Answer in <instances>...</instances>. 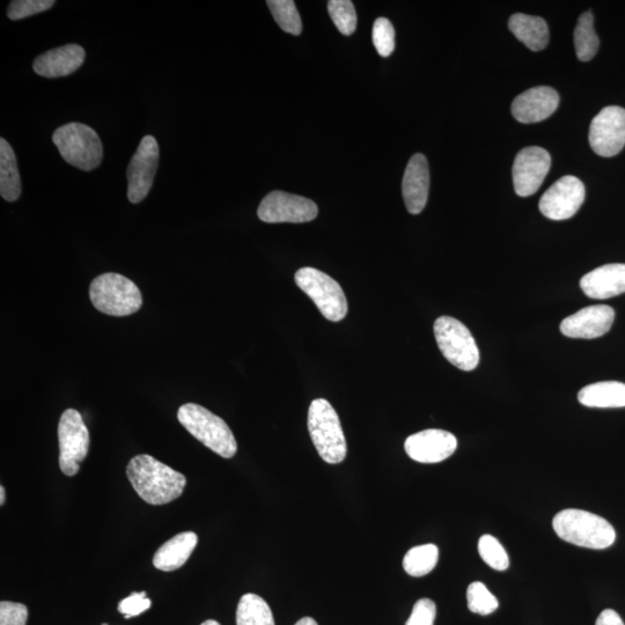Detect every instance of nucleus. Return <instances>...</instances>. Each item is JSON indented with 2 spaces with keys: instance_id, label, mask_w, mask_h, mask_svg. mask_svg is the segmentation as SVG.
Wrapping results in <instances>:
<instances>
[{
  "instance_id": "29",
  "label": "nucleus",
  "mask_w": 625,
  "mask_h": 625,
  "mask_svg": "<svg viewBox=\"0 0 625 625\" xmlns=\"http://www.w3.org/2000/svg\"><path fill=\"white\" fill-rule=\"evenodd\" d=\"M467 604L470 612L482 616L496 612L499 607L495 595L481 582H475L468 586Z\"/></svg>"
},
{
  "instance_id": "14",
  "label": "nucleus",
  "mask_w": 625,
  "mask_h": 625,
  "mask_svg": "<svg viewBox=\"0 0 625 625\" xmlns=\"http://www.w3.org/2000/svg\"><path fill=\"white\" fill-rule=\"evenodd\" d=\"M551 167L550 154L538 146L521 150L512 168L513 186L520 197L532 196L540 189Z\"/></svg>"
},
{
  "instance_id": "21",
  "label": "nucleus",
  "mask_w": 625,
  "mask_h": 625,
  "mask_svg": "<svg viewBox=\"0 0 625 625\" xmlns=\"http://www.w3.org/2000/svg\"><path fill=\"white\" fill-rule=\"evenodd\" d=\"M198 536L193 532H185L174 536L161 546L153 557L154 568L172 572L182 568L195 550Z\"/></svg>"
},
{
  "instance_id": "13",
  "label": "nucleus",
  "mask_w": 625,
  "mask_h": 625,
  "mask_svg": "<svg viewBox=\"0 0 625 625\" xmlns=\"http://www.w3.org/2000/svg\"><path fill=\"white\" fill-rule=\"evenodd\" d=\"M585 201V186L576 176L556 181L541 197L542 215L551 220H566L576 215Z\"/></svg>"
},
{
  "instance_id": "30",
  "label": "nucleus",
  "mask_w": 625,
  "mask_h": 625,
  "mask_svg": "<svg viewBox=\"0 0 625 625\" xmlns=\"http://www.w3.org/2000/svg\"><path fill=\"white\" fill-rule=\"evenodd\" d=\"M330 18L343 35H352L357 28V13L350 0H332L328 3Z\"/></svg>"
},
{
  "instance_id": "20",
  "label": "nucleus",
  "mask_w": 625,
  "mask_h": 625,
  "mask_svg": "<svg viewBox=\"0 0 625 625\" xmlns=\"http://www.w3.org/2000/svg\"><path fill=\"white\" fill-rule=\"evenodd\" d=\"M580 288L592 299H609L625 293V264H606L588 272Z\"/></svg>"
},
{
  "instance_id": "37",
  "label": "nucleus",
  "mask_w": 625,
  "mask_h": 625,
  "mask_svg": "<svg viewBox=\"0 0 625 625\" xmlns=\"http://www.w3.org/2000/svg\"><path fill=\"white\" fill-rule=\"evenodd\" d=\"M595 625H624L621 616L613 609H606L602 612Z\"/></svg>"
},
{
  "instance_id": "32",
  "label": "nucleus",
  "mask_w": 625,
  "mask_h": 625,
  "mask_svg": "<svg viewBox=\"0 0 625 625\" xmlns=\"http://www.w3.org/2000/svg\"><path fill=\"white\" fill-rule=\"evenodd\" d=\"M373 44L381 57L391 56L395 49V29L387 18L375 20L372 34Z\"/></svg>"
},
{
  "instance_id": "27",
  "label": "nucleus",
  "mask_w": 625,
  "mask_h": 625,
  "mask_svg": "<svg viewBox=\"0 0 625 625\" xmlns=\"http://www.w3.org/2000/svg\"><path fill=\"white\" fill-rule=\"evenodd\" d=\"M439 560V549L435 544H423L410 549L403 558V569L409 576L423 577L428 575Z\"/></svg>"
},
{
  "instance_id": "25",
  "label": "nucleus",
  "mask_w": 625,
  "mask_h": 625,
  "mask_svg": "<svg viewBox=\"0 0 625 625\" xmlns=\"http://www.w3.org/2000/svg\"><path fill=\"white\" fill-rule=\"evenodd\" d=\"M237 625H276L274 615L264 599L248 593L240 599L237 609Z\"/></svg>"
},
{
  "instance_id": "23",
  "label": "nucleus",
  "mask_w": 625,
  "mask_h": 625,
  "mask_svg": "<svg viewBox=\"0 0 625 625\" xmlns=\"http://www.w3.org/2000/svg\"><path fill=\"white\" fill-rule=\"evenodd\" d=\"M578 401L588 408L625 407V384L619 381H602L584 387Z\"/></svg>"
},
{
  "instance_id": "5",
  "label": "nucleus",
  "mask_w": 625,
  "mask_h": 625,
  "mask_svg": "<svg viewBox=\"0 0 625 625\" xmlns=\"http://www.w3.org/2000/svg\"><path fill=\"white\" fill-rule=\"evenodd\" d=\"M92 304L101 313L128 316L141 310L143 297L129 278L107 272L94 279L90 286Z\"/></svg>"
},
{
  "instance_id": "11",
  "label": "nucleus",
  "mask_w": 625,
  "mask_h": 625,
  "mask_svg": "<svg viewBox=\"0 0 625 625\" xmlns=\"http://www.w3.org/2000/svg\"><path fill=\"white\" fill-rule=\"evenodd\" d=\"M159 156L157 139L145 136L128 167V198L131 203H141L149 195L156 178Z\"/></svg>"
},
{
  "instance_id": "22",
  "label": "nucleus",
  "mask_w": 625,
  "mask_h": 625,
  "mask_svg": "<svg viewBox=\"0 0 625 625\" xmlns=\"http://www.w3.org/2000/svg\"><path fill=\"white\" fill-rule=\"evenodd\" d=\"M509 28L516 38L532 51H541L548 46L549 28L540 17L516 13L509 20Z\"/></svg>"
},
{
  "instance_id": "24",
  "label": "nucleus",
  "mask_w": 625,
  "mask_h": 625,
  "mask_svg": "<svg viewBox=\"0 0 625 625\" xmlns=\"http://www.w3.org/2000/svg\"><path fill=\"white\" fill-rule=\"evenodd\" d=\"M21 179L14 153L9 142L0 139V195L7 202H16L21 195Z\"/></svg>"
},
{
  "instance_id": "4",
  "label": "nucleus",
  "mask_w": 625,
  "mask_h": 625,
  "mask_svg": "<svg viewBox=\"0 0 625 625\" xmlns=\"http://www.w3.org/2000/svg\"><path fill=\"white\" fill-rule=\"evenodd\" d=\"M308 431L323 461L337 465L347 458L348 446L340 418L325 399H316L308 410Z\"/></svg>"
},
{
  "instance_id": "33",
  "label": "nucleus",
  "mask_w": 625,
  "mask_h": 625,
  "mask_svg": "<svg viewBox=\"0 0 625 625\" xmlns=\"http://www.w3.org/2000/svg\"><path fill=\"white\" fill-rule=\"evenodd\" d=\"M56 4L55 0H13L7 9V17L17 21L48 11Z\"/></svg>"
},
{
  "instance_id": "35",
  "label": "nucleus",
  "mask_w": 625,
  "mask_h": 625,
  "mask_svg": "<svg viewBox=\"0 0 625 625\" xmlns=\"http://www.w3.org/2000/svg\"><path fill=\"white\" fill-rule=\"evenodd\" d=\"M437 607L430 599H421L416 602L406 625H433L435 624Z\"/></svg>"
},
{
  "instance_id": "17",
  "label": "nucleus",
  "mask_w": 625,
  "mask_h": 625,
  "mask_svg": "<svg viewBox=\"0 0 625 625\" xmlns=\"http://www.w3.org/2000/svg\"><path fill=\"white\" fill-rule=\"evenodd\" d=\"M560 105V95L548 86L533 87L514 99L511 112L518 122L539 123L547 120Z\"/></svg>"
},
{
  "instance_id": "15",
  "label": "nucleus",
  "mask_w": 625,
  "mask_h": 625,
  "mask_svg": "<svg viewBox=\"0 0 625 625\" xmlns=\"http://www.w3.org/2000/svg\"><path fill=\"white\" fill-rule=\"evenodd\" d=\"M458 440L451 432L425 430L410 436L404 444L409 458L421 463L444 461L457 451Z\"/></svg>"
},
{
  "instance_id": "36",
  "label": "nucleus",
  "mask_w": 625,
  "mask_h": 625,
  "mask_svg": "<svg viewBox=\"0 0 625 625\" xmlns=\"http://www.w3.org/2000/svg\"><path fill=\"white\" fill-rule=\"evenodd\" d=\"M150 607L151 600L146 597L145 592H134L120 602L119 612L125 616V619H130V617L143 614Z\"/></svg>"
},
{
  "instance_id": "41",
  "label": "nucleus",
  "mask_w": 625,
  "mask_h": 625,
  "mask_svg": "<svg viewBox=\"0 0 625 625\" xmlns=\"http://www.w3.org/2000/svg\"><path fill=\"white\" fill-rule=\"evenodd\" d=\"M102 625H108V624L105 623V624H102Z\"/></svg>"
},
{
  "instance_id": "26",
  "label": "nucleus",
  "mask_w": 625,
  "mask_h": 625,
  "mask_svg": "<svg viewBox=\"0 0 625 625\" xmlns=\"http://www.w3.org/2000/svg\"><path fill=\"white\" fill-rule=\"evenodd\" d=\"M592 12L583 13L579 17L575 29V47L579 61L588 62L597 55L600 41L594 29Z\"/></svg>"
},
{
  "instance_id": "28",
  "label": "nucleus",
  "mask_w": 625,
  "mask_h": 625,
  "mask_svg": "<svg viewBox=\"0 0 625 625\" xmlns=\"http://www.w3.org/2000/svg\"><path fill=\"white\" fill-rule=\"evenodd\" d=\"M267 4L272 17L284 32L293 35L303 32V22H301L296 3L292 0H268Z\"/></svg>"
},
{
  "instance_id": "12",
  "label": "nucleus",
  "mask_w": 625,
  "mask_h": 625,
  "mask_svg": "<svg viewBox=\"0 0 625 625\" xmlns=\"http://www.w3.org/2000/svg\"><path fill=\"white\" fill-rule=\"evenodd\" d=\"M588 139L598 156H617L625 146V109L619 106L602 109L591 123Z\"/></svg>"
},
{
  "instance_id": "16",
  "label": "nucleus",
  "mask_w": 625,
  "mask_h": 625,
  "mask_svg": "<svg viewBox=\"0 0 625 625\" xmlns=\"http://www.w3.org/2000/svg\"><path fill=\"white\" fill-rule=\"evenodd\" d=\"M615 312L612 307L597 305L583 308L561 323V332L570 338L592 340L607 334L613 326Z\"/></svg>"
},
{
  "instance_id": "34",
  "label": "nucleus",
  "mask_w": 625,
  "mask_h": 625,
  "mask_svg": "<svg viewBox=\"0 0 625 625\" xmlns=\"http://www.w3.org/2000/svg\"><path fill=\"white\" fill-rule=\"evenodd\" d=\"M28 609L17 602H0V625H26Z\"/></svg>"
},
{
  "instance_id": "39",
  "label": "nucleus",
  "mask_w": 625,
  "mask_h": 625,
  "mask_svg": "<svg viewBox=\"0 0 625 625\" xmlns=\"http://www.w3.org/2000/svg\"><path fill=\"white\" fill-rule=\"evenodd\" d=\"M5 497V488L2 485V487H0V505L2 506L5 504Z\"/></svg>"
},
{
  "instance_id": "1",
  "label": "nucleus",
  "mask_w": 625,
  "mask_h": 625,
  "mask_svg": "<svg viewBox=\"0 0 625 625\" xmlns=\"http://www.w3.org/2000/svg\"><path fill=\"white\" fill-rule=\"evenodd\" d=\"M127 475L138 496L151 505L173 502L183 494L187 484L185 475L147 454L130 460Z\"/></svg>"
},
{
  "instance_id": "2",
  "label": "nucleus",
  "mask_w": 625,
  "mask_h": 625,
  "mask_svg": "<svg viewBox=\"0 0 625 625\" xmlns=\"http://www.w3.org/2000/svg\"><path fill=\"white\" fill-rule=\"evenodd\" d=\"M553 527L560 539L578 547L607 549L616 540L615 529L606 519L583 510L568 509L557 513Z\"/></svg>"
},
{
  "instance_id": "38",
  "label": "nucleus",
  "mask_w": 625,
  "mask_h": 625,
  "mask_svg": "<svg viewBox=\"0 0 625 625\" xmlns=\"http://www.w3.org/2000/svg\"><path fill=\"white\" fill-rule=\"evenodd\" d=\"M296 625H319L312 619V617H304V619L299 620Z\"/></svg>"
},
{
  "instance_id": "8",
  "label": "nucleus",
  "mask_w": 625,
  "mask_h": 625,
  "mask_svg": "<svg viewBox=\"0 0 625 625\" xmlns=\"http://www.w3.org/2000/svg\"><path fill=\"white\" fill-rule=\"evenodd\" d=\"M294 279L327 320L338 322L347 316L348 300L341 285L325 272L307 267L298 270Z\"/></svg>"
},
{
  "instance_id": "31",
  "label": "nucleus",
  "mask_w": 625,
  "mask_h": 625,
  "mask_svg": "<svg viewBox=\"0 0 625 625\" xmlns=\"http://www.w3.org/2000/svg\"><path fill=\"white\" fill-rule=\"evenodd\" d=\"M479 553L482 560L487 563L490 568L496 571H505L509 569V554L494 536L483 535L479 541Z\"/></svg>"
},
{
  "instance_id": "18",
  "label": "nucleus",
  "mask_w": 625,
  "mask_h": 625,
  "mask_svg": "<svg viewBox=\"0 0 625 625\" xmlns=\"http://www.w3.org/2000/svg\"><path fill=\"white\" fill-rule=\"evenodd\" d=\"M430 171L428 160L421 153L411 157L404 172L402 194L404 203L411 215L421 213L428 203Z\"/></svg>"
},
{
  "instance_id": "7",
  "label": "nucleus",
  "mask_w": 625,
  "mask_h": 625,
  "mask_svg": "<svg viewBox=\"0 0 625 625\" xmlns=\"http://www.w3.org/2000/svg\"><path fill=\"white\" fill-rule=\"evenodd\" d=\"M435 336L441 354L458 369L469 372L479 365V347L462 322L451 316H441L435 323Z\"/></svg>"
},
{
  "instance_id": "19",
  "label": "nucleus",
  "mask_w": 625,
  "mask_h": 625,
  "mask_svg": "<svg viewBox=\"0 0 625 625\" xmlns=\"http://www.w3.org/2000/svg\"><path fill=\"white\" fill-rule=\"evenodd\" d=\"M85 56L83 47L78 44H66V46L49 50L36 57L33 69L44 78L66 77L79 70L85 61Z\"/></svg>"
},
{
  "instance_id": "10",
  "label": "nucleus",
  "mask_w": 625,
  "mask_h": 625,
  "mask_svg": "<svg viewBox=\"0 0 625 625\" xmlns=\"http://www.w3.org/2000/svg\"><path fill=\"white\" fill-rule=\"evenodd\" d=\"M319 209L308 198L284 193V191H272L263 198L257 216L264 223H308L318 216Z\"/></svg>"
},
{
  "instance_id": "40",
  "label": "nucleus",
  "mask_w": 625,
  "mask_h": 625,
  "mask_svg": "<svg viewBox=\"0 0 625 625\" xmlns=\"http://www.w3.org/2000/svg\"><path fill=\"white\" fill-rule=\"evenodd\" d=\"M201 625H220V624L215 620H208L202 623Z\"/></svg>"
},
{
  "instance_id": "6",
  "label": "nucleus",
  "mask_w": 625,
  "mask_h": 625,
  "mask_svg": "<svg viewBox=\"0 0 625 625\" xmlns=\"http://www.w3.org/2000/svg\"><path fill=\"white\" fill-rule=\"evenodd\" d=\"M53 142L66 163L85 172L99 167L104 157V147L97 132L83 123H69L58 128Z\"/></svg>"
},
{
  "instance_id": "3",
  "label": "nucleus",
  "mask_w": 625,
  "mask_h": 625,
  "mask_svg": "<svg viewBox=\"0 0 625 625\" xmlns=\"http://www.w3.org/2000/svg\"><path fill=\"white\" fill-rule=\"evenodd\" d=\"M178 419L191 436L220 457L231 459L237 453V440L229 425L208 409L195 403L183 404L178 411Z\"/></svg>"
},
{
  "instance_id": "9",
  "label": "nucleus",
  "mask_w": 625,
  "mask_h": 625,
  "mask_svg": "<svg viewBox=\"0 0 625 625\" xmlns=\"http://www.w3.org/2000/svg\"><path fill=\"white\" fill-rule=\"evenodd\" d=\"M60 467L64 475L75 476L90 450V432L82 415L75 409L65 410L58 424Z\"/></svg>"
}]
</instances>
